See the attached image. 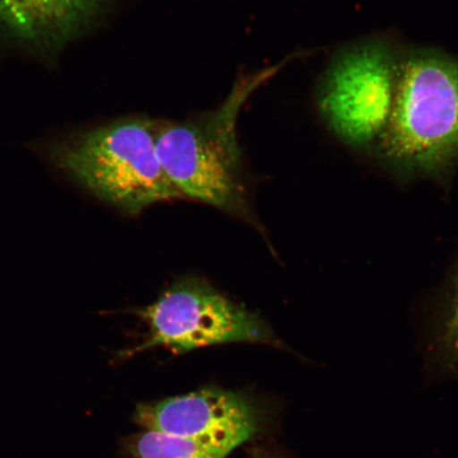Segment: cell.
<instances>
[{"mask_svg": "<svg viewBox=\"0 0 458 458\" xmlns=\"http://www.w3.org/2000/svg\"><path fill=\"white\" fill-rule=\"evenodd\" d=\"M374 158L400 181L449 182L458 167V56L405 47L391 123Z\"/></svg>", "mask_w": 458, "mask_h": 458, "instance_id": "cell-1", "label": "cell"}, {"mask_svg": "<svg viewBox=\"0 0 458 458\" xmlns=\"http://www.w3.org/2000/svg\"><path fill=\"white\" fill-rule=\"evenodd\" d=\"M158 123L124 118L55 140L49 156L86 191L130 215L181 199L159 162Z\"/></svg>", "mask_w": 458, "mask_h": 458, "instance_id": "cell-2", "label": "cell"}, {"mask_svg": "<svg viewBox=\"0 0 458 458\" xmlns=\"http://www.w3.org/2000/svg\"><path fill=\"white\" fill-rule=\"evenodd\" d=\"M279 66L240 80L225 101L203 117L158 123L159 162L182 198L199 200L226 213L248 215L238 117L250 95L277 72Z\"/></svg>", "mask_w": 458, "mask_h": 458, "instance_id": "cell-3", "label": "cell"}, {"mask_svg": "<svg viewBox=\"0 0 458 458\" xmlns=\"http://www.w3.org/2000/svg\"><path fill=\"white\" fill-rule=\"evenodd\" d=\"M404 49L391 34L360 39L335 56L319 84L324 123L365 157H375L391 123Z\"/></svg>", "mask_w": 458, "mask_h": 458, "instance_id": "cell-4", "label": "cell"}, {"mask_svg": "<svg viewBox=\"0 0 458 458\" xmlns=\"http://www.w3.org/2000/svg\"><path fill=\"white\" fill-rule=\"evenodd\" d=\"M140 315L148 325L146 339L124 356L157 347L182 354L226 343L280 346L258 315L229 301L203 280L175 283Z\"/></svg>", "mask_w": 458, "mask_h": 458, "instance_id": "cell-5", "label": "cell"}, {"mask_svg": "<svg viewBox=\"0 0 458 458\" xmlns=\"http://www.w3.org/2000/svg\"><path fill=\"white\" fill-rule=\"evenodd\" d=\"M133 416L143 431L191 440L223 458L262 431L253 401L242 393L213 386L140 403Z\"/></svg>", "mask_w": 458, "mask_h": 458, "instance_id": "cell-6", "label": "cell"}, {"mask_svg": "<svg viewBox=\"0 0 458 458\" xmlns=\"http://www.w3.org/2000/svg\"><path fill=\"white\" fill-rule=\"evenodd\" d=\"M106 0H0V37L25 47L60 50L80 37Z\"/></svg>", "mask_w": 458, "mask_h": 458, "instance_id": "cell-7", "label": "cell"}, {"mask_svg": "<svg viewBox=\"0 0 458 458\" xmlns=\"http://www.w3.org/2000/svg\"><path fill=\"white\" fill-rule=\"evenodd\" d=\"M125 451L129 458H223L191 440L153 431L129 437Z\"/></svg>", "mask_w": 458, "mask_h": 458, "instance_id": "cell-8", "label": "cell"}, {"mask_svg": "<svg viewBox=\"0 0 458 458\" xmlns=\"http://www.w3.org/2000/svg\"><path fill=\"white\" fill-rule=\"evenodd\" d=\"M428 331V365L435 374L458 381V307Z\"/></svg>", "mask_w": 458, "mask_h": 458, "instance_id": "cell-9", "label": "cell"}, {"mask_svg": "<svg viewBox=\"0 0 458 458\" xmlns=\"http://www.w3.org/2000/svg\"><path fill=\"white\" fill-rule=\"evenodd\" d=\"M458 307V256L428 300V327L442 322Z\"/></svg>", "mask_w": 458, "mask_h": 458, "instance_id": "cell-10", "label": "cell"}, {"mask_svg": "<svg viewBox=\"0 0 458 458\" xmlns=\"http://www.w3.org/2000/svg\"><path fill=\"white\" fill-rule=\"evenodd\" d=\"M257 458H279V457L273 456L270 454H259L257 455Z\"/></svg>", "mask_w": 458, "mask_h": 458, "instance_id": "cell-11", "label": "cell"}]
</instances>
